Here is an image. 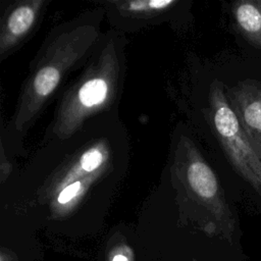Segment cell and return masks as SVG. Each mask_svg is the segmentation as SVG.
<instances>
[{"mask_svg": "<svg viewBox=\"0 0 261 261\" xmlns=\"http://www.w3.org/2000/svg\"><path fill=\"white\" fill-rule=\"evenodd\" d=\"M105 8L88 11L54 28L30 66L10 125L24 132L73 68L89 59L100 42Z\"/></svg>", "mask_w": 261, "mask_h": 261, "instance_id": "cell-1", "label": "cell"}, {"mask_svg": "<svg viewBox=\"0 0 261 261\" xmlns=\"http://www.w3.org/2000/svg\"><path fill=\"white\" fill-rule=\"evenodd\" d=\"M48 4L46 0H22L11 3L4 10L0 28L1 60L33 33Z\"/></svg>", "mask_w": 261, "mask_h": 261, "instance_id": "cell-6", "label": "cell"}, {"mask_svg": "<svg viewBox=\"0 0 261 261\" xmlns=\"http://www.w3.org/2000/svg\"><path fill=\"white\" fill-rule=\"evenodd\" d=\"M0 181L3 185L8 178L12 171V165L4 152V145L1 143V152H0Z\"/></svg>", "mask_w": 261, "mask_h": 261, "instance_id": "cell-10", "label": "cell"}, {"mask_svg": "<svg viewBox=\"0 0 261 261\" xmlns=\"http://www.w3.org/2000/svg\"><path fill=\"white\" fill-rule=\"evenodd\" d=\"M122 69V41L114 36L100 40L82 74L59 102L50 128L52 137L68 139L90 116L111 106L120 90Z\"/></svg>", "mask_w": 261, "mask_h": 261, "instance_id": "cell-2", "label": "cell"}, {"mask_svg": "<svg viewBox=\"0 0 261 261\" xmlns=\"http://www.w3.org/2000/svg\"><path fill=\"white\" fill-rule=\"evenodd\" d=\"M255 148H256V150H257V149H259V151L261 152V141L259 142V144H258V145H257ZM260 152H259V154H260Z\"/></svg>", "mask_w": 261, "mask_h": 261, "instance_id": "cell-12", "label": "cell"}, {"mask_svg": "<svg viewBox=\"0 0 261 261\" xmlns=\"http://www.w3.org/2000/svg\"><path fill=\"white\" fill-rule=\"evenodd\" d=\"M227 100L243 129L256 147L261 141V85L246 80L227 90Z\"/></svg>", "mask_w": 261, "mask_h": 261, "instance_id": "cell-7", "label": "cell"}, {"mask_svg": "<svg viewBox=\"0 0 261 261\" xmlns=\"http://www.w3.org/2000/svg\"><path fill=\"white\" fill-rule=\"evenodd\" d=\"M109 161V149L104 143L86 147L51 175L43 192H49L56 206H69L103 176Z\"/></svg>", "mask_w": 261, "mask_h": 261, "instance_id": "cell-4", "label": "cell"}, {"mask_svg": "<svg viewBox=\"0 0 261 261\" xmlns=\"http://www.w3.org/2000/svg\"><path fill=\"white\" fill-rule=\"evenodd\" d=\"M112 261H128V260H127V258H126L125 256H123V255H116V256L112 259Z\"/></svg>", "mask_w": 261, "mask_h": 261, "instance_id": "cell-11", "label": "cell"}, {"mask_svg": "<svg viewBox=\"0 0 261 261\" xmlns=\"http://www.w3.org/2000/svg\"><path fill=\"white\" fill-rule=\"evenodd\" d=\"M178 4L179 1L177 0L107 1L104 2V8L111 10L120 17L146 22L164 16Z\"/></svg>", "mask_w": 261, "mask_h": 261, "instance_id": "cell-8", "label": "cell"}, {"mask_svg": "<svg viewBox=\"0 0 261 261\" xmlns=\"http://www.w3.org/2000/svg\"><path fill=\"white\" fill-rule=\"evenodd\" d=\"M174 173L185 192L209 205L212 209H224L222 190L214 171L189 139L182 138L177 147Z\"/></svg>", "mask_w": 261, "mask_h": 261, "instance_id": "cell-5", "label": "cell"}, {"mask_svg": "<svg viewBox=\"0 0 261 261\" xmlns=\"http://www.w3.org/2000/svg\"><path fill=\"white\" fill-rule=\"evenodd\" d=\"M209 102L215 134L228 160L261 196V154L243 129L218 81H214L210 87Z\"/></svg>", "mask_w": 261, "mask_h": 261, "instance_id": "cell-3", "label": "cell"}, {"mask_svg": "<svg viewBox=\"0 0 261 261\" xmlns=\"http://www.w3.org/2000/svg\"><path fill=\"white\" fill-rule=\"evenodd\" d=\"M238 30L254 47L261 50V0H241L231 8Z\"/></svg>", "mask_w": 261, "mask_h": 261, "instance_id": "cell-9", "label": "cell"}]
</instances>
